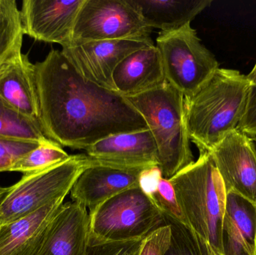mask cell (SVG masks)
Wrapping results in <instances>:
<instances>
[{
	"mask_svg": "<svg viewBox=\"0 0 256 255\" xmlns=\"http://www.w3.org/2000/svg\"><path fill=\"white\" fill-rule=\"evenodd\" d=\"M38 121L48 139L85 150L112 135L148 130L127 97L86 79L62 50L34 64Z\"/></svg>",
	"mask_w": 256,
	"mask_h": 255,
	"instance_id": "6da1fadb",
	"label": "cell"
},
{
	"mask_svg": "<svg viewBox=\"0 0 256 255\" xmlns=\"http://www.w3.org/2000/svg\"><path fill=\"white\" fill-rule=\"evenodd\" d=\"M250 88L248 76L219 68L194 95L184 98L188 134L200 153L210 152L237 130L246 112Z\"/></svg>",
	"mask_w": 256,
	"mask_h": 255,
	"instance_id": "7a4b0ae2",
	"label": "cell"
},
{
	"mask_svg": "<svg viewBox=\"0 0 256 255\" xmlns=\"http://www.w3.org/2000/svg\"><path fill=\"white\" fill-rule=\"evenodd\" d=\"M170 181L186 226L221 255V231L227 192L212 154L200 153L196 161L182 169Z\"/></svg>",
	"mask_w": 256,
	"mask_h": 255,
	"instance_id": "3957f363",
	"label": "cell"
},
{
	"mask_svg": "<svg viewBox=\"0 0 256 255\" xmlns=\"http://www.w3.org/2000/svg\"><path fill=\"white\" fill-rule=\"evenodd\" d=\"M127 98L153 136L164 178L171 179L194 163L182 93L165 81L152 91Z\"/></svg>",
	"mask_w": 256,
	"mask_h": 255,
	"instance_id": "277c9868",
	"label": "cell"
},
{
	"mask_svg": "<svg viewBox=\"0 0 256 255\" xmlns=\"http://www.w3.org/2000/svg\"><path fill=\"white\" fill-rule=\"evenodd\" d=\"M88 217V246L142 241L167 225L162 213L138 187L111 198Z\"/></svg>",
	"mask_w": 256,
	"mask_h": 255,
	"instance_id": "5b68a950",
	"label": "cell"
},
{
	"mask_svg": "<svg viewBox=\"0 0 256 255\" xmlns=\"http://www.w3.org/2000/svg\"><path fill=\"white\" fill-rule=\"evenodd\" d=\"M92 161L86 154L70 155L66 161L40 172L24 175L8 187L0 203V225L12 223L66 197Z\"/></svg>",
	"mask_w": 256,
	"mask_h": 255,
	"instance_id": "8992f818",
	"label": "cell"
},
{
	"mask_svg": "<svg viewBox=\"0 0 256 255\" xmlns=\"http://www.w3.org/2000/svg\"><path fill=\"white\" fill-rule=\"evenodd\" d=\"M156 42L166 81L184 98L194 95L220 68L190 24L174 31H160Z\"/></svg>",
	"mask_w": 256,
	"mask_h": 255,
	"instance_id": "52a82bcc",
	"label": "cell"
},
{
	"mask_svg": "<svg viewBox=\"0 0 256 255\" xmlns=\"http://www.w3.org/2000/svg\"><path fill=\"white\" fill-rule=\"evenodd\" d=\"M150 28L128 0H85L72 44L109 40H150Z\"/></svg>",
	"mask_w": 256,
	"mask_h": 255,
	"instance_id": "ba28073f",
	"label": "cell"
},
{
	"mask_svg": "<svg viewBox=\"0 0 256 255\" xmlns=\"http://www.w3.org/2000/svg\"><path fill=\"white\" fill-rule=\"evenodd\" d=\"M85 0H24L20 9L24 34L45 43L70 46Z\"/></svg>",
	"mask_w": 256,
	"mask_h": 255,
	"instance_id": "9c48e42d",
	"label": "cell"
},
{
	"mask_svg": "<svg viewBox=\"0 0 256 255\" xmlns=\"http://www.w3.org/2000/svg\"><path fill=\"white\" fill-rule=\"evenodd\" d=\"M153 44L152 39L97 40L74 43L62 52L86 79L116 91L112 76L117 66L132 52Z\"/></svg>",
	"mask_w": 256,
	"mask_h": 255,
	"instance_id": "30bf717a",
	"label": "cell"
},
{
	"mask_svg": "<svg viewBox=\"0 0 256 255\" xmlns=\"http://www.w3.org/2000/svg\"><path fill=\"white\" fill-rule=\"evenodd\" d=\"M209 153L227 193L234 192L256 204V153L251 138L237 129Z\"/></svg>",
	"mask_w": 256,
	"mask_h": 255,
	"instance_id": "8fae6325",
	"label": "cell"
},
{
	"mask_svg": "<svg viewBox=\"0 0 256 255\" xmlns=\"http://www.w3.org/2000/svg\"><path fill=\"white\" fill-rule=\"evenodd\" d=\"M93 165L121 170H144L158 166V150L150 130L112 135L86 150Z\"/></svg>",
	"mask_w": 256,
	"mask_h": 255,
	"instance_id": "7c38bea8",
	"label": "cell"
},
{
	"mask_svg": "<svg viewBox=\"0 0 256 255\" xmlns=\"http://www.w3.org/2000/svg\"><path fill=\"white\" fill-rule=\"evenodd\" d=\"M142 171L93 165L87 168L74 184L70 199L91 214L111 198L126 190L138 188Z\"/></svg>",
	"mask_w": 256,
	"mask_h": 255,
	"instance_id": "4fadbf2b",
	"label": "cell"
},
{
	"mask_svg": "<svg viewBox=\"0 0 256 255\" xmlns=\"http://www.w3.org/2000/svg\"><path fill=\"white\" fill-rule=\"evenodd\" d=\"M64 199L60 198L26 217L0 225V255H38Z\"/></svg>",
	"mask_w": 256,
	"mask_h": 255,
	"instance_id": "5bb4252c",
	"label": "cell"
},
{
	"mask_svg": "<svg viewBox=\"0 0 256 255\" xmlns=\"http://www.w3.org/2000/svg\"><path fill=\"white\" fill-rule=\"evenodd\" d=\"M90 217L85 208L66 202L51 223L38 255H85Z\"/></svg>",
	"mask_w": 256,
	"mask_h": 255,
	"instance_id": "9a60e30c",
	"label": "cell"
},
{
	"mask_svg": "<svg viewBox=\"0 0 256 255\" xmlns=\"http://www.w3.org/2000/svg\"><path fill=\"white\" fill-rule=\"evenodd\" d=\"M112 81L116 91L126 97L144 94L162 85L165 76L156 45L128 55L116 68Z\"/></svg>",
	"mask_w": 256,
	"mask_h": 255,
	"instance_id": "2e32d148",
	"label": "cell"
},
{
	"mask_svg": "<svg viewBox=\"0 0 256 255\" xmlns=\"http://www.w3.org/2000/svg\"><path fill=\"white\" fill-rule=\"evenodd\" d=\"M221 255H256V204L227 193L221 231Z\"/></svg>",
	"mask_w": 256,
	"mask_h": 255,
	"instance_id": "e0dca14e",
	"label": "cell"
},
{
	"mask_svg": "<svg viewBox=\"0 0 256 255\" xmlns=\"http://www.w3.org/2000/svg\"><path fill=\"white\" fill-rule=\"evenodd\" d=\"M0 97L24 115L38 120L34 64L22 52L0 67Z\"/></svg>",
	"mask_w": 256,
	"mask_h": 255,
	"instance_id": "ac0fdd59",
	"label": "cell"
},
{
	"mask_svg": "<svg viewBox=\"0 0 256 255\" xmlns=\"http://www.w3.org/2000/svg\"><path fill=\"white\" fill-rule=\"evenodd\" d=\"M144 22L160 31H172L189 25L212 4V0H128Z\"/></svg>",
	"mask_w": 256,
	"mask_h": 255,
	"instance_id": "d6986e66",
	"label": "cell"
},
{
	"mask_svg": "<svg viewBox=\"0 0 256 255\" xmlns=\"http://www.w3.org/2000/svg\"><path fill=\"white\" fill-rule=\"evenodd\" d=\"M0 138L42 142L50 140L42 131L38 119L24 115L0 97Z\"/></svg>",
	"mask_w": 256,
	"mask_h": 255,
	"instance_id": "ffe728a7",
	"label": "cell"
},
{
	"mask_svg": "<svg viewBox=\"0 0 256 255\" xmlns=\"http://www.w3.org/2000/svg\"><path fill=\"white\" fill-rule=\"evenodd\" d=\"M24 32L15 0H0V67L21 52Z\"/></svg>",
	"mask_w": 256,
	"mask_h": 255,
	"instance_id": "44dd1931",
	"label": "cell"
},
{
	"mask_svg": "<svg viewBox=\"0 0 256 255\" xmlns=\"http://www.w3.org/2000/svg\"><path fill=\"white\" fill-rule=\"evenodd\" d=\"M61 145L52 140L39 144L20 160L12 172H21L24 175L40 172L66 161L70 157Z\"/></svg>",
	"mask_w": 256,
	"mask_h": 255,
	"instance_id": "7402d4cb",
	"label": "cell"
},
{
	"mask_svg": "<svg viewBox=\"0 0 256 255\" xmlns=\"http://www.w3.org/2000/svg\"><path fill=\"white\" fill-rule=\"evenodd\" d=\"M165 219L172 229L171 244L165 255H218L208 243L188 226Z\"/></svg>",
	"mask_w": 256,
	"mask_h": 255,
	"instance_id": "603a6c76",
	"label": "cell"
},
{
	"mask_svg": "<svg viewBox=\"0 0 256 255\" xmlns=\"http://www.w3.org/2000/svg\"><path fill=\"white\" fill-rule=\"evenodd\" d=\"M150 199L165 217L186 226L174 187L170 180L161 178Z\"/></svg>",
	"mask_w": 256,
	"mask_h": 255,
	"instance_id": "cb8c5ba5",
	"label": "cell"
},
{
	"mask_svg": "<svg viewBox=\"0 0 256 255\" xmlns=\"http://www.w3.org/2000/svg\"><path fill=\"white\" fill-rule=\"evenodd\" d=\"M39 144L0 138V172H12V168Z\"/></svg>",
	"mask_w": 256,
	"mask_h": 255,
	"instance_id": "d4e9b609",
	"label": "cell"
},
{
	"mask_svg": "<svg viewBox=\"0 0 256 255\" xmlns=\"http://www.w3.org/2000/svg\"><path fill=\"white\" fill-rule=\"evenodd\" d=\"M170 224L161 226L143 240L138 255H165L171 244Z\"/></svg>",
	"mask_w": 256,
	"mask_h": 255,
	"instance_id": "484cf974",
	"label": "cell"
},
{
	"mask_svg": "<svg viewBox=\"0 0 256 255\" xmlns=\"http://www.w3.org/2000/svg\"><path fill=\"white\" fill-rule=\"evenodd\" d=\"M142 241L143 240L88 245L85 255H138Z\"/></svg>",
	"mask_w": 256,
	"mask_h": 255,
	"instance_id": "4316f807",
	"label": "cell"
},
{
	"mask_svg": "<svg viewBox=\"0 0 256 255\" xmlns=\"http://www.w3.org/2000/svg\"><path fill=\"white\" fill-rule=\"evenodd\" d=\"M238 130L250 137L256 136V85H251L246 112Z\"/></svg>",
	"mask_w": 256,
	"mask_h": 255,
	"instance_id": "83f0119b",
	"label": "cell"
},
{
	"mask_svg": "<svg viewBox=\"0 0 256 255\" xmlns=\"http://www.w3.org/2000/svg\"><path fill=\"white\" fill-rule=\"evenodd\" d=\"M162 178V172L158 166L144 169L140 172L138 188L150 198Z\"/></svg>",
	"mask_w": 256,
	"mask_h": 255,
	"instance_id": "f1b7e54d",
	"label": "cell"
},
{
	"mask_svg": "<svg viewBox=\"0 0 256 255\" xmlns=\"http://www.w3.org/2000/svg\"><path fill=\"white\" fill-rule=\"evenodd\" d=\"M246 76H248V79H249L251 85H256V63L255 66H254V69H252L250 73L246 75Z\"/></svg>",
	"mask_w": 256,
	"mask_h": 255,
	"instance_id": "f546056e",
	"label": "cell"
},
{
	"mask_svg": "<svg viewBox=\"0 0 256 255\" xmlns=\"http://www.w3.org/2000/svg\"><path fill=\"white\" fill-rule=\"evenodd\" d=\"M8 190V187H2L0 186V203H1L4 196H6Z\"/></svg>",
	"mask_w": 256,
	"mask_h": 255,
	"instance_id": "4dcf8cb0",
	"label": "cell"
},
{
	"mask_svg": "<svg viewBox=\"0 0 256 255\" xmlns=\"http://www.w3.org/2000/svg\"><path fill=\"white\" fill-rule=\"evenodd\" d=\"M251 141H252V145H254V150H255L256 153V136L254 137H250Z\"/></svg>",
	"mask_w": 256,
	"mask_h": 255,
	"instance_id": "1f68e13d",
	"label": "cell"
}]
</instances>
